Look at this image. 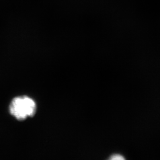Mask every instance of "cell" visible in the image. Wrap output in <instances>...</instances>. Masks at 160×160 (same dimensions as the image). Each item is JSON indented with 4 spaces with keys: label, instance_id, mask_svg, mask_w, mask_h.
I'll return each mask as SVG.
<instances>
[{
    "label": "cell",
    "instance_id": "cell-1",
    "mask_svg": "<svg viewBox=\"0 0 160 160\" xmlns=\"http://www.w3.org/2000/svg\"><path fill=\"white\" fill-rule=\"evenodd\" d=\"M36 105L34 100L28 96H20L12 99L9 106L12 116L19 120H24L34 115Z\"/></svg>",
    "mask_w": 160,
    "mask_h": 160
},
{
    "label": "cell",
    "instance_id": "cell-2",
    "mask_svg": "<svg viewBox=\"0 0 160 160\" xmlns=\"http://www.w3.org/2000/svg\"><path fill=\"white\" fill-rule=\"evenodd\" d=\"M108 160H126V158L120 154H114L111 155Z\"/></svg>",
    "mask_w": 160,
    "mask_h": 160
}]
</instances>
